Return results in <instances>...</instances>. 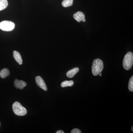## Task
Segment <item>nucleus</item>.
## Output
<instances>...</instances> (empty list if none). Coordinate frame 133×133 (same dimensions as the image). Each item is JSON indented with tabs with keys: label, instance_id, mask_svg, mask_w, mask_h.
I'll return each mask as SVG.
<instances>
[{
	"label": "nucleus",
	"instance_id": "obj_1",
	"mask_svg": "<svg viewBox=\"0 0 133 133\" xmlns=\"http://www.w3.org/2000/svg\"><path fill=\"white\" fill-rule=\"evenodd\" d=\"M104 65L102 60L97 58L93 62L92 66V72L94 76H98L102 71L104 69Z\"/></svg>",
	"mask_w": 133,
	"mask_h": 133
},
{
	"label": "nucleus",
	"instance_id": "obj_2",
	"mask_svg": "<svg viewBox=\"0 0 133 133\" xmlns=\"http://www.w3.org/2000/svg\"><path fill=\"white\" fill-rule=\"evenodd\" d=\"M12 109L15 114L18 116H24L27 114V109L17 101H16L13 104Z\"/></svg>",
	"mask_w": 133,
	"mask_h": 133
},
{
	"label": "nucleus",
	"instance_id": "obj_3",
	"mask_svg": "<svg viewBox=\"0 0 133 133\" xmlns=\"http://www.w3.org/2000/svg\"><path fill=\"white\" fill-rule=\"evenodd\" d=\"M133 64V53L131 52H128L125 55L123 59V67L125 70H129L131 69Z\"/></svg>",
	"mask_w": 133,
	"mask_h": 133
},
{
	"label": "nucleus",
	"instance_id": "obj_4",
	"mask_svg": "<svg viewBox=\"0 0 133 133\" xmlns=\"http://www.w3.org/2000/svg\"><path fill=\"white\" fill-rule=\"evenodd\" d=\"M15 24L10 21H3L0 23V29L5 31H11L14 29Z\"/></svg>",
	"mask_w": 133,
	"mask_h": 133
},
{
	"label": "nucleus",
	"instance_id": "obj_5",
	"mask_svg": "<svg viewBox=\"0 0 133 133\" xmlns=\"http://www.w3.org/2000/svg\"><path fill=\"white\" fill-rule=\"evenodd\" d=\"M35 79L36 83L39 87L42 89L44 90L45 91L48 90V87L46 85V84L44 80L41 76H37L36 77Z\"/></svg>",
	"mask_w": 133,
	"mask_h": 133
},
{
	"label": "nucleus",
	"instance_id": "obj_6",
	"mask_svg": "<svg viewBox=\"0 0 133 133\" xmlns=\"http://www.w3.org/2000/svg\"><path fill=\"white\" fill-rule=\"evenodd\" d=\"M73 17L75 20L78 22H80L81 21L83 22L85 21V16L83 12L79 11L76 12L73 15Z\"/></svg>",
	"mask_w": 133,
	"mask_h": 133
},
{
	"label": "nucleus",
	"instance_id": "obj_7",
	"mask_svg": "<svg viewBox=\"0 0 133 133\" xmlns=\"http://www.w3.org/2000/svg\"><path fill=\"white\" fill-rule=\"evenodd\" d=\"M27 85L26 82L22 80H19V79H15L14 81L15 87L18 89L22 90Z\"/></svg>",
	"mask_w": 133,
	"mask_h": 133
},
{
	"label": "nucleus",
	"instance_id": "obj_8",
	"mask_svg": "<svg viewBox=\"0 0 133 133\" xmlns=\"http://www.w3.org/2000/svg\"><path fill=\"white\" fill-rule=\"evenodd\" d=\"M13 56H14V58H15V60L19 64L22 65V59L21 54L19 52L16 51H14L13 52Z\"/></svg>",
	"mask_w": 133,
	"mask_h": 133
},
{
	"label": "nucleus",
	"instance_id": "obj_9",
	"mask_svg": "<svg viewBox=\"0 0 133 133\" xmlns=\"http://www.w3.org/2000/svg\"><path fill=\"white\" fill-rule=\"evenodd\" d=\"M79 71V69L78 67H76L74 69L70 70L69 71L67 72L66 75L68 77L70 78L74 77V76Z\"/></svg>",
	"mask_w": 133,
	"mask_h": 133
},
{
	"label": "nucleus",
	"instance_id": "obj_10",
	"mask_svg": "<svg viewBox=\"0 0 133 133\" xmlns=\"http://www.w3.org/2000/svg\"><path fill=\"white\" fill-rule=\"evenodd\" d=\"M10 71L7 68L3 69L0 71V77L2 78H5L9 76Z\"/></svg>",
	"mask_w": 133,
	"mask_h": 133
},
{
	"label": "nucleus",
	"instance_id": "obj_11",
	"mask_svg": "<svg viewBox=\"0 0 133 133\" xmlns=\"http://www.w3.org/2000/svg\"><path fill=\"white\" fill-rule=\"evenodd\" d=\"M73 0H63L62 2V5L64 7H68L73 5Z\"/></svg>",
	"mask_w": 133,
	"mask_h": 133
},
{
	"label": "nucleus",
	"instance_id": "obj_12",
	"mask_svg": "<svg viewBox=\"0 0 133 133\" xmlns=\"http://www.w3.org/2000/svg\"><path fill=\"white\" fill-rule=\"evenodd\" d=\"M8 3L7 0H0V11L7 7Z\"/></svg>",
	"mask_w": 133,
	"mask_h": 133
},
{
	"label": "nucleus",
	"instance_id": "obj_13",
	"mask_svg": "<svg viewBox=\"0 0 133 133\" xmlns=\"http://www.w3.org/2000/svg\"><path fill=\"white\" fill-rule=\"evenodd\" d=\"M74 84V82L72 80H71V81H65L62 82L61 84V86L62 87H71Z\"/></svg>",
	"mask_w": 133,
	"mask_h": 133
},
{
	"label": "nucleus",
	"instance_id": "obj_14",
	"mask_svg": "<svg viewBox=\"0 0 133 133\" xmlns=\"http://www.w3.org/2000/svg\"><path fill=\"white\" fill-rule=\"evenodd\" d=\"M128 89L131 92L133 91V76H132L129 79L128 84Z\"/></svg>",
	"mask_w": 133,
	"mask_h": 133
},
{
	"label": "nucleus",
	"instance_id": "obj_15",
	"mask_svg": "<svg viewBox=\"0 0 133 133\" xmlns=\"http://www.w3.org/2000/svg\"><path fill=\"white\" fill-rule=\"evenodd\" d=\"M71 133H81V131L78 129L75 128L72 130Z\"/></svg>",
	"mask_w": 133,
	"mask_h": 133
},
{
	"label": "nucleus",
	"instance_id": "obj_16",
	"mask_svg": "<svg viewBox=\"0 0 133 133\" xmlns=\"http://www.w3.org/2000/svg\"><path fill=\"white\" fill-rule=\"evenodd\" d=\"M64 132L62 130H58L56 132V133H64Z\"/></svg>",
	"mask_w": 133,
	"mask_h": 133
},
{
	"label": "nucleus",
	"instance_id": "obj_17",
	"mask_svg": "<svg viewBox=\"0 0 133 133\" xmlns=\"http://www.w3.org/2000/svg\"><path fill=\"white\" fill-rule=\"evenodd\" d=\"M99 75L100 76H102V73L101 72V73L99 74Z\"/></svg>",
	"mask_w": 133,
	"mask_h": 133
},
{
	"label": "nucleus",
	"instance_id": "obj_18",
	"mask_svg": "<svg viewBox=\"0 0 133 133\" xmlns=\"http://www.w3.org/2000/svg\"><path fill=\"white\" fill-rule=\"evenodd\" d=\"M133 127H132V128H131V130H132V131H133Z\"/></svg>",
	"mask_w": 133,
	"mask_h": 133
},
{
	"label": "nucleus",
	"instance_id": "obj_19",
	"mask_svg": "<svg viewBox=\"0 0 133 133\" xmlns=\"http://www.w3.org/2000/svg\"><path fill=\"white\" fill-rule=\"evenodd\" d=\"M0 126H1V123H0Z\"/></svg>",
	"mask_w": 133,
	"mask_h": 133
}]
</instances>
